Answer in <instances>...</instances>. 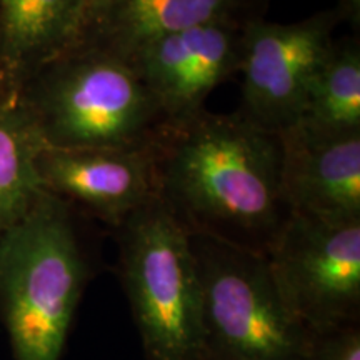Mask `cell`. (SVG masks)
Wrapping results in <instances>:
<instances>
[{"mask_svg":"<svg viewBox=\"0 0 360 360\" xmlns=\"http://www.w3.org/2000/svg\"><path fill=\"white\" fill-rule=\"evenodd\" d=\"M157 197L191 236L267 255L290 219L281 135L200 110L150 143Z\"/></svg>","mask_w":360,"mask_h":360,"instance_id":"obj_1","label":"cell"},{"mask_svg":"<svg viewBox=\"0 0 360 360\" xmlns=\"http://www.w3.org/2000/svg\"><path fill=\"white\" fill-rule=\"evenodd\" d=\"M94 274L79 212L45 191L0 237V321L13 360H62Z\"/></svg>","mask_w":360,"mask_h":360,"instance_id":"obj_2","label":"cell"},{"mask_svg":"<svg viewBox=\"0 0 360 360\" xmlns=\"http://www.w3.org/2000/svg\"><path fill=\"white\" fill-rule=\"evenodd\" d=\"M20 98L52 148L147 147L169 124L127 60L87 45L44 67Z\"/></svg>","mask_w":360,"mask_h":360,"instance_id":"obj_3","label":"cell"},{"mask_svg":"<svg viewBox=\"0 0 360 360\" xmlns=\"http://www.w3.org/2000/svg\"><path fill=\"white\" fill-rule=\"evenodd\" d=\"M147 360H200V283L191 233L159 197L112 229Z\"/></svg>","mask_w":360,"mask_h":360,"instance_id":"obj_4","label":"cell"},{"mask_svg":"<svg viewBox=\"0 0 360 360\" xmlns=\"http://www.w3.org/2000/svg\"><path fill=\"white\" fill-rule=\"evenodd\" d=\"M200 283V360H302L310 330L274 282L267 257L191 236Z\"/></svg>","mask_w":360,"mask_h":360,"instance_id":"obj_5","label":"cell"},{"mask_svg":"<svg viewBox=\"0 0 360 360\" xmlns=\"http://www.w3.org/2000/svg\"><path fill=\"white\" fill-rule=\"evenodd\" d=\"M265 257L283 302L309 330L360 323V220L292 214Z\"/></svg>","mask_w":360,"mask_h":360,"instance_id":"obj_6","label":"cell"},{"mask_svg":"<svg viewBox=\"0 0 360 360\" xmlns=\"http://www.w3.org/2000/svg\"><path fill=\"white\" fill-rule=\"evenodd\" d=\"M339 12L277 24L252 20L244 29L242 103L237 114L265 132L281 135L304 114L315 72L334 44Z\"/></svg>","mask_w":360,"mask_h":360,"instance_id":"obj_7","label":"cell"},{"mask_svg":"<svg viewBox=\"0 0 360 360\" xmlns=\"http://www.w3.org/2000/svg\"><path fill=\"white\" fill-rule=\"evenodd\" d=\"M247 24L215 22L147 44L129 58L169 122L204 110L219 84L240 72Z\"/></svg>","mask_w":360,"mask_h":360,"instance_id":"obj_8","label":"cell"},{"mask_svg":"<svg viewBox=\"0 0 360 360\" xmlns=\"http://www.w3.org/2000/svg\"><path fill=\"white\" fill-rule=\"evenodd\" d=\"M44 191L75 212L115 229L157 197L150 146L132 148H52L39 157Z\"/></svg>","mask_w":360,"mask_h":360,"instance_id":"obj_9","label":"cell"},{"mask_svg":"<svg viewBox=\"0 0 360 360\" xmlns=\"http://www.w3.org/2000/svg\"><path fill=\"white\" fill-rule=\"evenodd\" d=\"M281 141L290 212L327 222L360 220V132H321L297 122Z\"/></svg>","mask_w":360,"mask_h":360,"instance_id":"obj_10","label":"cell"},{"mask_svg":"<svg viewBox=\"0 0 360 360\" xmlns=\"http://www.w3.org/2000/svg\"><path fill=\"white\" fill-rule=\"evenodd\" d=\"M270 0H90L79 42L129 60L165 35L264 19ZM74 45V47H75Z\"/></svg>","mask_w":360,"mask_h":360,"instance_id":"obj_11","label":"cell"},{"mask_svg":"<svg viewBox=\"0 0 360 360\" xmlns=\"http://www.w3.org/2000/svg\"><path fill=\"white\" fill-rule=\"evenodd\" d=\"M90 0H0V85L20 94L79 42Z\"/></svg>","mask_w":360,"mask_h":360,"instance_id":"obj_12","label":"cell"},{"mask_svg":"<svg viewBox=\"0 0 360 360\" xmlns=\"http://www.w3.org/2000/svg\"><path fill=\"white\" fill-rule=\"evenodd\" d=\"M45 147L20 94L0 85V237L24 219L45 192L39 172Z\"/></svg>","mask_w":360,"mask_h":360,"instance_id":"obj_13","label":"cell"},{"mask_svg":"<svg viewBox=\"0 0 360 360\" xmlns=\"http://www.w3.org/2000/svg\"><path fill=\"white\" fill-rule=\"evenodd\" d=\"M300 124L321 132H360V42L335 39L310 82Z\"/></svg>","mask_w":360,"mask_h":360,"instance_id":"obj_14","label":"cell"},{"mask_svg":"<svg viewBox=\"0 0 360 360\" xmlns=\"http://www.w3.org/2000/svg\"><path fill=\"white\" fill-rule=\"evenodd\" d=\"M302 360H360V323L310 330Z\"/></svg>","mask_w":360,"mask_h":360,"instance_id":"obj_15","label":"cell"},{"mask_svg":"<svg viewBox=\"0 0 360 360\" xmlns=\"http://www.w3.org/2000/svg\"><path fill=\"white\" fill-rule=\"evenodd\" d=\"M335 11L339 12L342 22H347L354 35L359 37L360 30V0H337Z\"/></svg>","mask_w":360,"mask_h":360,"instance_id":"obj_16","label":"cell"}]
</instances>
